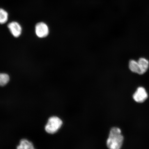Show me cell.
<instances>
[{
  "mask_svg": "<svg viewBox=\"0 0 149 149\" xmlns=\"http://www.w3.org/2000/svg\"><path fill=\"white\" fill-rule=\"evenodd\" d=\"M124 141L120 128L113 127L110 132L107 141V145L109 149H120Z\"/></svg>",
  "mask_w": 149,
  "mask_h": 149,
  "instance_id": "6da1fadb",
  "label": "cell"
},
{
  "mask_svg": "<svg viewBox=\"0 0 149 149\" xmlns=\"http://www.w3.org/2000/svg\"><path fill=\"white\" fill-rule=\"evenodd\" d=\"M62 124V121L58 117H52L48 120L45 130L48 133L54 134L58 131Z\"/></svg>",
  "mask_w": 149,
  "mask_h": 149,
  "instance_id": "7a4b0ae2",
  "label": "cell"
},
{
  "mask_svg": "<svg viewBox=\"0 0 149 149\" xmlns=\"http://www.w3.org/2000/svg\"><path fill=\"white\" fill-rule=\"evenodd\" d=\"M8 27L11 33L14 37H19L21 34L22 27L18 22H11L8 24Z\"/></svg>",
  "mask_w": 149,
  "mask_h": 149,
  "instance_id": "5b68a950",
  "label": "cell"
},
{
  "mask_svg": "<svg viewBox=\"0 0 149 149\" xmlns=\"http://www.w3.org/2000/svg\"><path fill=\"white\" fill-rule=\"evenodd\" d=\"M130 70L134 73L139 74L140 68L138 61L131 60L130 61L129 63Z\"/></svg>",
  "mask_w": 149,
  "mask_h": 149,
  "instance_id": "ba28073f",
  "label": "cell"
},
{
  "mask_svg": "<svg viewBox=\"0 0 149 149\" xmlns=\"http://www.w3.org/2000/svg\"><path fill=\"white\" fill-rule=\"evenodd\" d=\"M148 97V94L146 89L143 87H138L133 95V99L138 103L144 102Z\"/></svg>",
  "mask_w": 149,
  "mask_h": 149,
  "instance_id": "3957f363",
  "label": "cell"
},
{
  "mask_svg": "<svg viewBox=\"0 0 149 149\" xmlns=\"http://www.w3.org/2000/svg\"><path fill=\"white\" fill-rule=\"evenodd\" d=\"M10 79L8 74L0 73V86H4L6 85Z\"/></svg>",
  "mask_w": 149,
  "mask_h": 149,
  "instance_id": "30bf717a",
  "label": "cell"
},
{
  "mask_svg": "<svg viewBox=\"0 0 149 149\" xmlns=\"http://www.w3.org/2000/svg\"><path fill=\"white\" fill-rule=\"evenodd\" d=\"M8 14L6 10L0 8V24H4L8 21Z\"/></svg>",
  "mask_w": 149,
  "mask_h": 149,
  "instance_id": "9c48e42d",
  "label": "cell"
},
{
  "mask_svg": "<svg viewBox=\"0 0 149 149\" xmlns=\"http://www.w3.org/2000/svg\"><path fill=\"white\" fill-rule=\"evenodd\" d=\"M17 149H35L32 143L26 139L20 141V144L17 147Z\"/></svg>",
  "mask_w": 149,
  "mask_h": 149,
  "instance_id": "52a82bcc",
  "label": "cell"
},
{
  "mask_svg": "<svg viewBox=\"0 0 149 149\" xmlns=\"http://www.w3.org/2000/svg\"><path fill=\"white\" fill-rule=\"evenodd\" d=\"M35 33L39 38H44L49 34V28L45 23L40 22L37 23L35 26Z\"/></svg>",
  "mask_w": 149,
  "mask_h": 149,
  "instance_id": "277c9868",
  "label": "cell"
},
{
  "mask_svg": "<svg viewBox=\"0 0 149 149\" xmlns=\"http://www.w3.org/2000/svg\"><path fill=\"white\" fill-rule=\"evenodd\" d=\"M138 62L139 68V74H144L148 69L149 62L148 59L144 58H139Z\"/></svg>",
  "mask_w": 149,
  "mask_h": 149,
  "instance_id": "8992f818",
  "label": "cell"
}]
</instances>
